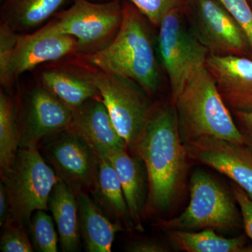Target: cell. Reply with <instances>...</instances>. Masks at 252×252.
I'll list each match as a JSON object with an SVG mask.
<instances>
[{
    "mask_svg": "<svg viewBox=\"0 0 252 252\" xmlns=\"http://www.w3.org/2000/svg\"><path fill=\"white\" fill-rule=\"evenodd\" d=\"M169 240L173 246L187 252H252L246 247L244 235L226 238L217 234L215 230L205 228L201 231L189 232L184 230H167Z\"/></svg>",
    "mask_w": 252,
    "mask_h": 252,
    "instance_id": "cell-22",
    "label": "cell"
},
{
    "mask_svg": "<svg viewBox=\"0 0 252 252\" xmlns=\"http://www.w3.org/2000/svg\"><path fill=\"white\" fill-rule=\"evenodd\" d=\"M154 26L172 9H184L187 0H128Z\"/></svg>",
    "mask_w": 252,
    "mask_h": 252,
    "instance_id": "cell-26",
    "label": "cell"
},
{
    "mask_svg": "<svg viewBox=\"0 0 252 252\" xmlns=\"http://www.w3.org/2000/svg\"><path fill=\"white\" fill-rule=\"evenodd\" d=\"M53 219L45 210H38L34 212V216L32 217L29 227L32 243L36 251H59V238Z\"/></svg>",
    "mask_w": 252,
    "mask_h": 252,
    "instance_id": "cell-24",
    "label": "cell"
},
{
    "mask_svg": "<svg viewBox=\"0 0 252 252\" xmlns=\"http://www.w3.org/2000/svg\"><path fill=\"white\" fill-rule=\"evenodd\" d=\"M183 9L169 11L160 23L158 47L167 72L172 102H175L193 73L206 64L208 50L200 44L182 14Z\"/></svg>",
    "mask_w": 252,
    "mask_h": 252,
    "instance_id": "cell-8",
    "label": "cell"
},
{
    "mask_svg": "<svg viewBox=\"0 0 252 252\" xmlns=\"http://www.w3.org/2000/svg\"><path fill=\"white\" fill-rule=\"evenodd\" d=\"M251 2L252 3V0H251Z\"/></svg>",
    "mask_w": 252,
    "mask_h": 252,
    "instance_id": "cell-32",
    "label": "cell"
},
{
    "mask_svg": "<svg viewBox=\"0 0 252 252\" xmlns=\"http://www.w3.org/2000/svg\"><path fill=\"white\" fill-rule=\"evenodd\" d=\"M20 148V132L12 99L0 93V169L1 177L14 164Z\"/></svg>",
    "mask_w": 252,
    "mask_h": 252,
    "instance_id": "cell-23",
    "label": "cell"
},
{
    "mask_svg": "<svg viewBox=\"0 0 252 252\" xmlns=\"http://www.w3.org/2000/svg\"><path fill=\"white\" fill-rule=\"evenodd\" d=\"M133 154L143 162L148 180L143 217L163 213L183 187L188 158L175 104L154 108Z\"/></svg>",
    "mask_w": 252,
    "mask_h": 252,
    "instance_id": "cell-1",
    "label": "cell"
},
{
    "mask_svg": "<svg viewBox=\"0 0 252 252\" xmlns=\"http://www.w3.org/2000/svg\"><path fill=\"white\" fill-rule=\"evenodd\" d=\"M91 193L108 217L127 228H134L122 184L112 164L103 154H99L98 169Z\"/></svg>",
    "mask_w": 252,
    "mask_h": 252,
    "instance_id": "cell-21",
    "label": "cell"
},
{
    "mask_svg": "<svg viewBox=\"0 0 252 252\" xmlns=\"http://www.w3.org/2000/svg\"><path fill=\"white\" fill-rule=\"evenodd\" d=\"M74 0H0L1 24L14 31L39 27Z\"/></svg>",
    "mask_w": 252,
    "mask_h": 252,
    "instance_id": "cell-19",
    "label": "cell"
},
{
    "mask_svg": "<svg viewBox=\"0 0 252 252\" xmlns=\"http://www.w3.org/2000/svg\"><path fill=\"white\" fill-rule=\"evenodd\" d=\"M49 208L57 226L63 251H77L80 242L77 197L74 190L60 179L50 195Z\"/></svg>",
    "mask_w": 252,
    "mask_h": 252,
    "instance_id": "cell-18",
    "label": "cell"
},
{
    "mask_svg": "<svg viewBox=\"0 0 252 252\" xmlns=\"http://www.w3.org/2000/svg\"><path fill=\"white\" fill-rule=\"evenodd\" d=\"M100 97L89 99L72 110L67 130L84 139L98 154L127 149L125 140L118 132Z\"/></svg>",
    "mask_w": 252,
    "mask_h": 252,
    "instance_id": "cell-15",
    "label": "cell"
},
{
    "mask_svg": "<svg viewBox=\"0 0 252 252\" xmlns=\"http://www.w3.org/2000/svg\"><path fill=\"white\" fill-rule=\"evenodd\" d=\"M184 9L190 31L210 54L243 56L250 50L243 30L219 0H187Z\"/></svg>",
    "mask_w": 252,
    "mask_h": 252,
    "instance_id": "cell-9",
    "label": "cell"
},
{
    "mask_svg": "<svg viewBox=\"0 0 252 252\" xmlns=\"http://www.w3.org/2000/svg\"><path fill=\"white\" fill-rule=\"evenodd\" d=\"M248 38L252 53V7L249 0H219Z\"/></svg>",
    "mask_w": 252,
    "mask_h": 252,
    "instance_id": "cell-27",
    "label": "cell"
},
{
    "mask_svg": "<svg viewBox=\"0 0 252 252\" xmlns=\"http://www.w3.org/2000/svg\"><path fill=\"white\" fill-rule=\"evenodd\" d=\"M239 130L245 137V145L252 151V111H233Z\"/></svg>",
    "mask_w": 252,
    "mask_h": 252,
    "instance_id": "cell-29",
    "label": "cell"
},
{
    "mask_svg": "<svg viewBox=\"0 0 252 252\" xmlns=\"http://www.w3.org/2000/svg\"><path fill=\"white\" fill-rule=\"evenodd\" d=\"M123 17V6L119 0L96 3L89 0H74L67 9L55 15L49 23L39 31V35L64 34L75 38L78 52L84 55L106 46L109 39L119 31Z\"/></svg>",
    "mask_w": 252,
    "mask_h": 252,
    "instance_id": "cell-5",
    "label": "cell"
},
{
    "mask_svg": "<svg viewBox=\"0 0 252 252\" xmlns=\"http://www.w3.org/2000/svg\"><path fill=\"white\" fill-rule=\"evenodd\" d=\"M7 192L9 215L30 225L33 213L47 210L51 191L59 180L38 147H20L11 169L1 176Z\"/></svg>",
    "mask_w": 252,
    "mask_h": 252,
    "instance_id": "cell-4",
    "label": "cell"
},
{
    "mask_svg": "<svg viewBox=\"0 0 252 252\" xmlns=\"http://www.w3.org/2000/svg\"><path fill=\"white\" fill-rule=\"evenodd\" d=\"M206 67L225 103L233 111H252V61L210 54Z\"/></svg>",
    "mask_w": 252,
    "mask_h": 252,
    "instance_id": "cell-14",
    "label": "cell"
},
{
    "mask_svg": "<svg viewBox=\"0 0 252 252\" xmlns=\"http://www.w3.org/2000/svg\"><path fill=\"white\" fill-rule=\"evenodd\" d=\"M38 148L60 180L76 195L92 190L99 154L84 139L69 130H63L43 140Z\"/></svg>",
    "mask_w": 252,
    "mask_h": 252,
    "instance_id": "cell-10",
    "label": "cell"
},
{
    "mask_svg": "<svg viewBox=\"0 0 252 252\" xmlns=\"http://www.w3.org/2000/svg\"><path fill=\"white\" fill-rule=\"evenodd\" d=\"M92 75L116 129L134 153L154 109L149 94L129 78L99 69Z\"/></svg>",
    "mask_w": 252,
    "mask_h": 252,
    "instance_id": "cell-7",
    "label": "cell"
},
{
    "mask_svg": "<svg viewBox=\"0 0 252 252\" xmlns=\"http://www.w3.org/2000/svg\"><path fill=\"white\" fill-rule=\"evenodd\" d=\"M72 110L50 91L36 87L28 95L19 126L20 147H38L43 140L67 130Z\"/></svg>",
    "mask_w": 252,
    "mask_h": 252,
    "instance_id": "cell-13",
    "label": "cell"
},
{
    "mask_svg": "<svg viewBox=\"0 0 252 252\" xmlns=\"http://www.w3.org/2000/svg\"><path fill=\"white\" fill-rule=\"evenodd\" d=\"M232 192L240 208L245 232L252 241V200L240 186L232 185Z\"/></svg>",
    "mask_w": 252,
    "mask_h": 252,
    "instance_id": "cell-28",
    "label": "cell"
},
{
    "mask_svg": "<svg viewBox=\"0 0 252 252\" xmlns=\"http://www.w3.org/2000/svg\"><path fill=\"white\" fill-rule=\"evenodd\" d=\"M41 80L45 89L72 110L89 99L100 97L92 74L51 69L41 73Z\"/></svg>",
    "mask_w": 252,
    "mask_h": 252,
    "instance_id": "cell-20",
    "label": "cell"
},
{
    "mask_svg": "<svg viewBox=\"0 0 252 252\" xmlns=\"http://www.w3.org/2000/svg\"><path fill=\"white\" fill-rule=\"evenodd\" d=\"M127 251L132 252H166L169 248L164 244L155 240H144L136 241L129 245Z\"/></svg>",
    "mask_w": 252,
    "mask_h": 252,
    "instance_id": "cell-30",
    "label": "cell"
},
{
    "mask_svg": "<svg viewBox=\"0 0 252 252\" xmlns=\"http://www.w3.org/2000/svg\"><path fill=\"white\" fill-rule=\"evenodd\" d=\"M117 172L134 228L144 231V209L148 193V180L142 160L128 154L126 149L112 150L104 154Z\"/></svg>",
    "mask_w": 252,
    "mask_h": 252,
    "instance_id": "cell-16",
    "label": "cell"
},
{
    "mask_svg": "<svg viewBox=\"0 0 252 252\" xmlns=\"http://www.w3.org/2000/svg\"><path fill=\"white\" fill-rule=\"evenodd\" d=\"M77 52V40L72 36L39 35L35 32L20 34L11 51L0 54L1 84L9 86L23 73L36 66Z\"/></svg>",
    "mask_w": 252,
    "mask_h": 252,
    "instance_id": "cell-11",
    "label": "cell"
},
{
    "mask_svg": "<svg viewBox=\"0 0 252 252\" xmlns=\"http://www.w3.org/2000/svg\"><path fill=\"white\" fill-rule=\"evenodd\" d=\"M173 104L185 144L211 137L245 145V137L206 65L193 73Z\"/></svg>",
    "mask_w": 252,
    "mask_h": 252,
    "instance_id": "cell-3",
    "label": "cell"
},
{
    "mask_svg": "<svg viewBox=\"0 0 252 252\" xmlns=\"http://www.w3.org/2000/svg\"><path fill=\"white\" fill-rule=\"evenodd\" d=\"M81 235L89 252H110L113 242L122 225L104 215L87 192L77 194Z\"/></svg>",
    "mask_w": 252,
    "mask_h": 252,
    "instance_id": "cell-17",
    "label": "cell"
},
{
    "mask_svg": "<svg viewBox=\"0 0 252 252\" xmlns=\"http://www.w3.org/2000/svg\"><path fill=\"white\" fill-rule=\"evenodd\" d=\"M21 222L8 217L2 225L0 249L3 252H32L34 247Z\"/></svg>",
    "mask_w": 252,
    "mask_h": 252,
    "instance_id": "cell-25",
    "label": "cell"
},
{
    "mask_svg": "<svg viewBox=\"0 0 252 252\" xmlns=\"http://www.w3.org/2000/svg\"><path fill=\"white\" fill-rule=\"evenodd\" d=\"M239 212L231 195L206 172L196 171L190 182V203L179 216L161 220L162 229L193 230L212 228L230 231L240 225Z\"/></svg>",
    "mask_w": 252,
    "mask_h": 252,
    "instance_id": "cell-6",
    "label": "cell"
},
{
    "mask_svg": "<svg viewBox=\"0 0 252 252\" xmlns=\"http://www.w3.org/2000/svg\"><path fill=\"white\" fill-rule=\"evenodd\" d=\"M188 158L231 179L252 200V151L243 144L211 137L186 144Z\"/></svg>",
    "mask_w": 252,
    "mask_h": 252,
    "instance_id": "cell-12",
    "label": "cell"
},
{
    "mask_svg": "<svg viewBox=\"0 0 252 252\" xmlns=\"http://www.w3.org/2000/svg\"><path fill=\"white\" fill-rule=\"evenodd\" d=\"M143 16L133 4H124L122 23L114 39L84 58L99 70L136 81L149 95L158 89L160 74Z\"/></svg>",
    "mask_w": 252,
    "mask_h": 252,
    "instance_id": "cell-2",
    "label": "cell"
},
{
    "mask_svg": "<svg viewBox=\"0 0 252 252\" xmlns=\"http://www.w3.org/2000/svg\"><path fill=\"white\" fill-rule=\"evenodd\" d=\"M9 215L7 192L2 182L0 184V225L2 226Z\"/></svg>",
    "mask_w": 252,
    "mask_h": 252,
    "instance_id": "cell-31",
    "label": "cell"
}]
</instances>
